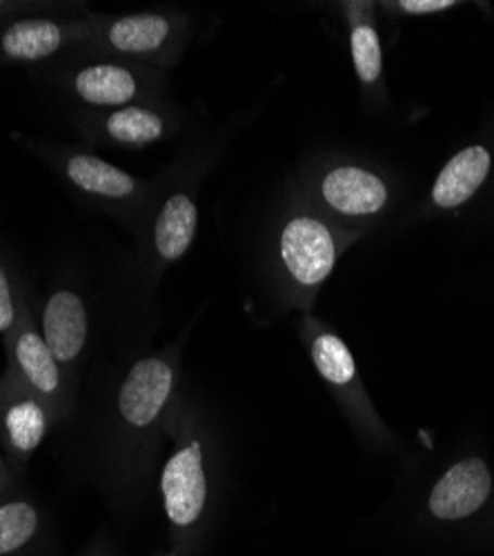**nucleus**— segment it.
Segmentation results:
<instances>
[{
  "instance_id": "nucleus-14",
  "label": "nucleus",
  "mask_w": 494,
  "mask_h": 556,
  "mask_svg": "<svg viewBox=\"0 0 494 556\" xmlns=\"http://www.w3.org/2000/svg\"><path fill=\"white\" fill-rule=\"evenodd\" d=\"M492 490V472L483 458L457 460L428 490L423 501L426 523L436 532L470 523L487 505Z\"/></svg>"
},
{
  "instance_id": "nucleus-2",
  "label": "nucleus",
  "mask_w": 494,
  "mask_h": 556,
  "mask_svg": "<svg viewBox=\"0 0 494 556\" xmlns=\"http://www.w3.org/2000/svg\"><path fill=\"white\" fill-rule=\"evenodd\" d=\"M167 441L172 447L163 460L159 492L169 541L181 556H194L212 519V437L186 396H178L169 414Z\"/></svg>"
},
{
  "instance_id": "nucleus-11",
  "label": "nucleus",
  "mask_w": 494,
  "mask_h": 556,
  "mask_svg": "<svg viewBox=\"0 0 494 556\" xmlns=\"http://www.w3.org/2000/svg\"><path fill=\"white\" fill-rule=\"evenodd\" d=\"M3 341L8 354V372L14 375L40 401L48 403L59 424L67 421L74 409V386L52 354L48 341L42 339L27 286L21 294L14 328Z\"/></svg>"
},
{
  "instance_id": "nucleus-20",
  "label": "nucleus",
  "mask_w": 494,
  "mask_h": 556,
  "mask_svg": "<svg viewBox=\"0 0 494 556\" xmlns=\"http://www.w3.org/2000/svg\"><path fill=\"white\" fill-rule=\"evenodd\" d=\"M54 3H40V0H0V25H5L8 21L40 12V10H50Z\"/></svg>"
},
{
  "instance_id": "nucleus-5",
  "label": "nucleus",
  "mask_w": 494,
  "mask_h": 556,
  "mask_svg": "<svg viewBox=\"0 0 494 556\" xmlns=\"http://www.w3.org/2000/svg\"><path fill=\"white\" fill-rule=\"evenodd\" d=\"M273 252L283 299L307 314L337 267L341 254L339 229L319 212L296 207L277 227Z\"/></svg>"
},
{
  "instance_id": "nucleus-16",
  "label": "nucleus",
  "mask_w": 494,
  "mask_h": 556,
  "mask_svg": "<svg viewBox=\"0 0 494 556\" xmlns=\"http://www.w3.org/2000/svg\"><path fill=\"white\" fill-rule=\"evenodd\" d=\"M492 159L485 148L474 146L461 150L457 156L447 161V165L439 172L434 188H432V201L434 205L443 210H453L470 201L477 190L487 178Z\"/></svg>"
},
{
  "instance_id": "nucleus-18",
  "label": "nucleus",
  "mask_w": 494,
  "mask_h": 556,
  "mask_svg": "<svg viewBox=\"0 0 494 556\" xmlns=\"http://www.w3.org/2000/svg\"><path fill=\"white\" fill-rule=\"evenodd\" d=\"M350 52L354 61L356 76L362 78L364 85H372L379 80L383 70V52L381 40L372 23L356 21L350 29Z\"/></svg>"
},
{
  "instance_id": "nucleus-19",
  "label": "nucleus",
  "mask_w": 494,
  "mask_h": 556,
  "mask_svg": "<svg viewBox=\"0 0 494 556\" xmlns=\"http://www.w3.org/2000/svg\"><path fill=\"white\" fill-rule=\"evenodd\" d=\"M25 286L27 283L21 278L12 256L5 250H0V337L3 339L14 328Z\"/></svg>"
},
{
  "instance_id": "nucleus-10",
  "label": "nucleus",
  "mask_w": 494,
  "mask_h": 556,
  "mask_svg": "<svg viewBox=\"0 0 494 556\" xmlns=\"http://www.w3.org/2000/svg\"><path fill=\"white\" fill-rule=\"evenodd\" d=\"M36 318L42 339L48 341L52 354L76 390L94 332V303L85 276L74 269L61 271L48 290Z\"/></svg>"
},
{
  "instance_id": "nucleus-15",
  "label": "nucleus",
  "mask_w": 494,
  "mask_h": 556,
  "mask_svg": "<svg viewBox=\"0 0 494 556\" xmlns=\"http://www.w3.org/2000/svg\"><path fill=\"white\" fill-rule=\"evenodd\" d=\"M312 197L326 210L345 218L379 214L388 203V185L375 172L356 165L324 169L309 185Z\"/></svg>"
},
{
  "instance_id": "nucleus-9",
  "label": "nucleus",
  "mask_w": 494,
  "mask_h": 556,
  "mask_svg": "<svg viewBox=\"0 0 494 556\" xmlns=\"http://www.w3.org/2000/svg\"><path fill=\"white\" fill-rule=\"evenodd\" d=\"M299 332L312 367L317 369V375L332 392L352 428L370 441H385L388 432L372 407L362 377H358L356 361L347 343L330 326H326L324 320L312 316L309 312L301 318Z\"/></svg>"
},
{
  "instance_id": "nucleus-22",
  "label": "nucleus",
  "mask_w": 494,
  "mask_h": 556,
  "mask_svg": "<svg viewBox=\"0 0 494 556\" xmlns=\"http://www.w3.org/2000/svg\"><path fill=\"white\" fill-rule=\"evenodd\" d=\"M16 470L10 466L3 450H0V501H3L16 485Z\"/></svg>"
},
{
  "instance_id": "nucleus-1",
  "label": "nucleus",
  "mask_w": 494,
  "mask_h": 556,
  "mask_svg": "<svg viewBox=\"0 0 494 556\" xmlns=\"http://www.w3.org/2000/svg\"><path fill=\"white\" fill-rule=\"evenodd\" d=\"M181 386V345L143 354L118 379L101 430V475L118 494L143 490Z\"/></svg>"
},
{
  "instance_id": "nucleus-3",
  "label": "nucleus",
  "mask_w": 494,
  "mask_h": 556,
  "mask_svg": "<svg viewBox=\"0 0 494 556\" xmlns=\"http://www.w3.org/2000/svg\"><path fill=\"white\" fill-rule=\"evenodd\" d=\"M12 138L48 167L80 205L114 218L129 231L139 229L154 197L156 180L131 174L85 146L34 138L23 131H14Z\"/></svg>"
},
{
  "instance_id": "nucleus-23",
  "label": "nucleus",
  "mask_w": 494,
  "mask_h": 556,
  "mask_svg": "<svg viewBox=\"0 0 494 556\" xmlns=\"http://www.w3.org/2000/svg\"><path fill=\"white\" fill-rule=\"evenodd\" d=\"M154 556H181V554H178L176 549L169 547V549H165V552H161V554H154Z\"/></svg>"
},
{
  "instance_id": "nucleus-7",
  "label": "nucleus",
  "mask_w": 494,
  "mask_h": 556,
  "mask_svg": "<svg viewBox=\"0 0 494 556\" xmlns=\"http://www.w3.org/2000/svg\"><path fill=\"white\" fill-rule=\"evenodd\" d=\"M188 18L176 12H97V27L92 40L80 50L165 72L181 56L188 42Z\"/></svg>"
},
{
  "instance_id": "nucleus-13",
  "label": "nucleus",
  "mask_w": 494,
  "mask_h": 556,
  "mask_svg": "<svg viewBox=\"0 0 494 556\" xmlns=\"http://www.w3.org/2000/svg\"><path fill=\"white\" fill-rule=\"evenodd\" d=\"M56 426L52 407L5 369L0 375V450L10 466L25 468Z\"/></svg>"
},
{
  "instance_id": "nucleus-4",
  "label": "nucleus",
  "mask_w": 494,
  "mask_h": 556,
  "mask_svg": "<svg viewBox=\"0 0 494 556\" xmlns=\"http://www.w3.org/2000/svg\"><path fill=\"white\" fill-rule=\"evenodd\" d=\"M31 74L61 101L74 105V112L165 101V72L85 50H74Z\"/></svg>"
},
{
  "instance_id": "nucleus-8",
  "label": "nucleus",
  "mask_w": 494,
  "mask_h": 556,
  "mask_svg": "<svg viewBox=\"0 0 494 556\" xmlns=\"http://www.w3.org/2000/svg\"><path fill=\"white\" fill-rule=\"evenodd\" d=\"M97 12L76 3H54L50 10L16 16L0 25V70L42 67L92 40Z\"/></svg>"
},
{
  "instance_id": "nucleus-21",
  "label": "nucleus",
  "mask_w": 494,
  "mask_h": 556,
  "mask_svg": "<svg viewBox=\"0 0 494 556\" xmlns=\"http://www.w3.org/2000/svg\"><path fill=\"white\" fill-rule=\"evenodd\" d=\"M455 0H401L398 8L406 14H436V12H445L455 8Z\"/></svg>"
},
{
  "instance_id": "nucleus-12",
  "label": "nucleus",
  "mask_w": 494,
  "mask_h": 556,
  "mask_svg": "<svg viewBox=\"0 0 494 556\" xmlns=\"http://www.w3.org/2000/svg\"><path fill=\"white\" fill-rule=\"evenodd\" d=\"M69 125L85 148L141 152L176 134L181 116L167 101L134 103L107 112H72Z\"/></svg>"
},
{
  "instance_id": "nucleus-17",
  "label": "nucleus",
  "mask_w": 494,
  "mask_h": 556,
  "mask_svg": "<svg viewBox=\"0 0 494 556\" xmlns=\"http://www.w3.org/2000/svg\"><path fill=\"white\" fill-rule=\"evenodd\" d=\"M42 528L40 507L16 488L0 501V556H25Z\"/></svg>"
},
{
  "instance_id": "nucleus-6",
  "label": "nucleus",
  "mask_w": 494,
  "mask_h": 556,
  "mask_svg": "<svg viewBox=\"0 0 494 556\" xmlns=\"http://www.w3.org/2000/svg\"><path fill=\"white\" fill-rule=\"evenodd\" d=\"M165 192L163 182L156 180V190L150 207L134 231L137 235V258H134V278L137 286H154L163 269L181 261L194 239L199 227V207L194 197L197 180L176 178Z\"/></svg>"
}]
</instances>
